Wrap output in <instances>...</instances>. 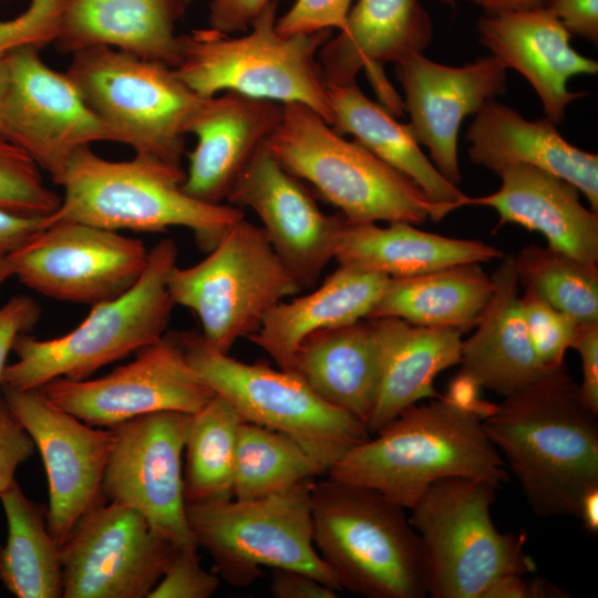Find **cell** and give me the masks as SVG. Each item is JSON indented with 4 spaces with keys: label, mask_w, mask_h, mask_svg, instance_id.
I'll return each mask as SVG.
<instances>
[{
    "label": "cell",
    "mask_w": 598,
    "mask_h": 598,
    "mask_svg": "<svg viewBox=\"0 0 598 598\" xmlns=\"http://www.w3.org/2000/svg\"><path fill=\"white\" fill-rule=\"evenodd\" d=\"M178 547L136 511L103 501L61 545L64 598H145Z\"/></svg>",
    "instance_id": "obj_16"
},
{
    "label": "cell",
    "mask_w": 598,
    "mask_h": 598,
    "mask_svg": "<svg viewBox=\"0 0 598 598\" xmlns=\"http://www.w3.org/2000/svg\"><path fill=\"white\" fill-rule=\"evenodd\" d=\"M394 66L414 137L427 148L439 172L457 186L462 181L457 150L461 125L487 101L505 93L507 69L492 54L462 66L415 54Z\"/></svg>",
    "instance_id": "obj_20"
},
{
    "label": "cell",
    "mask_w": 598,
    "mask_h": 598,
    "mask_svg": "<svg viewBox=\"0 0 598 598\" xmlns=\"http://www.w3.org/2000/svg\"><path fill=\"white\" fill-rule=\"evenodd\" d=\"M192 414L161 411L112 426L102 493L138 512L178 548H197L184 497L182 455Z\"/></svg>",
    "instance_id": "obj_15"
},
{
    "label": "cell",
    "mask_w": 598,
    "mask_h": 598,
    "mask_svg": "<svg viewBox=\"0 0 598 598\" xmlns=\"http://www.w3.org/2000/svg\"><path fill=\"white\" fill-rule=\"evenodd\" d=\"M34 447L0 396V494L14 481L17 468L32 456Z\"/></svg>",
    "instance_id": "obj_43"
},
{
    "label": "cell",
    "mask_w": 598,
    "mask_h": 598,
    "mask_svg": "<svg viewBox=\"0 0 598 598\" xmlns=\"http://www.w3.org/2000/svg\"><path fill=\"white\" fill-rule=\"evenodd\" d=\"M184 179L181 165L140 154L128 161H109L86 146L66 166L59 184L64 195L52 220L116 231H164L179 226L193 230L199 246L210 250L244 213L231 205L193 198L183 189Z\"/></svg>",
    "instance_id": "obj_3"
},
{
    "label": "cell",
    "mask_w": 598,
    "mask_h": 598,
    "mask_svg": "<svg viewBox=\"0 0 598 598\" xmlns=\"http://www.w3.org/2000/svg\"><path fill=\"white\" fill-rule=\"evenodd\" d=\"M433 34L432 19L420 0H357L343 28L320 48L318 61L327 85L355 83L364 69L383 106L402 115L403 102L382 66L423 54Z\"/></svg>",
    "instance_id": "obj_21"
},
{
    "label": "cell",
    "mask_w": 598,
    "mask_h": 598,
    "mask_svg": "<svg viewBox=\"0 0 598 598\" xmlns=\"http://www.w3.org/2000/svg\"><path fill=\"white\" fill-rule=\"evenodd\" d=\"M482 423L537 516H578L598 486V414L565 364L505 396Z\"/></svg>",
    "instance_id": "obj_1"
},
{
    "label": "cell",
    "mask_w": 598,
    "mask_h": 598,
    "mask_svg": "<svg viewBox=\"0 0 598 598\" xmlns=\"http://www.w3.org/2000/svg\"><path fill=\"white\" fill-rule=\"evenodd\" d=\"M227 202L257 214L274 250L301 289L311 288L334 259L346 218L339 212L324 214L267 142L250 158Z\"/></svg>",
    "instance_id": "obj_19"
},
{
    "label": "cell",
    "mask_w": 598,
    "mask_h": 598,
    "mask_svg": "<svg viewBox=\"0 0 598 598\" xmlns=\"http://www.w3.org/2000/svg\"><path fill=\"white\" fill-rule=\"evenodd\" d=\"M353 0H296L277 19L276 28L285 35L341 30Z\"/></svg>",
    "instance_id": "obj_42"
},
{
    "label": "cell",
    "mask_w": 598,
    "mask_h": 598,
    "mask_svg": "<svg viewBox=\"0 0 598 598\" xmlns=\"http://www.w3.org/2000/svg\"><path fill=\"white\" fill-rule=\"evenodd\" d=\"M52 223V215L27 216L0 208V256L20 249Z\"/></svg>",
    "instance_id": "obj_48"
},
{
    "label": "cell",
    "mask_w": 598,
    "mask_h": 598,
    "mask_svg": "<svg viewBox=\"0 0 598 598\" xmlns=\"http://www.w3.org/2000/svg\"><path fill=\"white\" fill-rule=\"evenodd\" d=\"M545 8L566 29L591 43L598 42V0H546Z\"/></svg>",
    "instance_id": "obj_47"
},
{
    "label": "cell",
    "mask_w": 598,
    "mask_h": 598,
    "mask_svg": "<svg viewBox=\"0 0 598 598\" xmlns=\"http://www.w3.org/2000/svg\"><path fill=\"white\" fill-rule=\"evenodd\" d=\"M578 518L581 519L586 532H598V486L589 489L579 504Z\"/></svg>",
    "instance_id": "obj_51"
},
{
    "label": "cell",
    "mask_w": 598,
    "mask_h": 598,
    "mask_svg": "<svg viewBox=\"0 0 598 598\" xmlns=\"http://www.w3.org/2000/svg\"><path fill=\"white\" fill-rule=\"evenodd\" d=\"M570 348L578 351L581 360L582 400L598 414V322L578 323Z\"/></svg>",
    "instance_id": "obj_45"
},
{
    "label": "cell",
    "mask_w": 598,
    "mask_h": 598,
    "mask_svg": "<svg viewBox=\"0 0 598 598\" xmlns=\"http://www.w3.org/2000/svg\"><path fill=\"white\" fill-rule=\"evenodd\" d=\"M475 332L463 340L461 373L481 389L507 396L549 372L538 362L519 303L514 255H503Z\"/></svg>",
    "instance_id": "obj_27"
},
{
    "label": "cell",
    "mask_w": 598,
    "mask_h": 598,
    "mask_svg": "<svg viewBox=\"0 0 598 598\" xmlns=\"http://www.w3.org/2000/svg\"><path fill=\"white\" fill-rule=\"evenodd\" d=\"M478 41L508 70L522 74L539 97L546 117L564 121L568 105L585 92L568 90L577 75H596L598 63L570 45L571 33L546 8L482 16Z\"/></svg>",
    "instance_id": "obj_22"
},
{
    "label": "cell",
    "mask_w": 598,
    "mask_h": 598,
    "mask_svg": "<svg viewBox=\"0 0 598 598\" xmlns=\"http://www.w3.org/2000/svg\"><path fill=\"white\" fill-rule=\"evenodd\" d=\"M272 0L239 35L197 29L179 35L178 76L198 95L236 92L280 104L299 103L331 118L318 52L331 30L285 35Z\"/></svg>",
    "instance_id": "obj_5"
},
{
    "label": "cell",
    "mask_w": 598,
    "mask_h": 598,
    "mask_svg": "<svg viewBox=\"0 0 598 598\" xmlns=\"http://www.w3.org/2000/svg\"><path fill=\"white\" fill-rule=\"evenodd\" d=\"M187 0H63L58 51L109 47L175 68Z\"/></svg>",
    "instance_id": "obj_26"
},
{
    "label": "cell",
    "mask_w": 598,
    "mask_h": 598,
    "mask_svg": "<svg viewBox=\"0 0 598 598\" xmlns=\"http://www.w3.org/2000/svg\"><path fill=\"white\" fill-rule=\"evenodd\" d=\"M0 390L4 404L41 454L49 487L47 524L62 545L76 522L106 501L102 482L114 433L61 410L41 389Z\"/></svg>",
    "instance_id": "obj_18"
},
{
    "label": "cell",
    "mask_w": 598,
    "mask_h": 598,
    "mask_svg": "<svg viewBox=\"0 0 598 598\" xmlns=\"http://www.w3.org/2000/svg\"><path fill=\"white\" fill-rule=\"evenodd\" d=\"M4 79H6V69H4L3 58H2L0 60V107H1L3 87H4Z\"/></svg>",
    "instance_id": "obj_53"
},
{
    "label": "cell",
    "mask_w": 598,
    "mask_h": 598,
    "mask_svg": "<svg viewBox=\"0 0 598 598\" xmlns=\"http://www.w3.org/2000/svg\"><path fill=\"white\" fill-rule=\"evenodd\" d=\"M175 337L193 369L243 421L291 437L323 474L370 437L361 421L326 402L295 371L236 360L214 349L200 333Z\"/></svg>",
    "instance_id": "obj_11"
},
{
    "label": "cell",
    "mask_w": 598,
    "mask_h": 598,
    "mask_svg": "<svg viewBox=\"0 0 598 598\" xmlns=\"http://www.w3.org/2000/svg\"><path fill=\"white\" fill-rule=\"evenodd\" d=\"M3 62L0 135L28 153L54 184H60L79 150L95 142H116L73 80L45 64L40 49L13 50Z\"/></svg>",
    "instance_id": "obj_13"
},
{
    "label": "cell",
    "mask_w": 598,
    "mask_h": 598,
    "mask_svg": "<svg viewBox=\"0 0 598 598\" xmlns=\"http://www.w3.org/2000/svg\"><path fill=\"white\" fill-rule=\"evenodd\" d=\"M386 275L339 266L313 291L280 301L247 339L280 369L291 370L295 354L309 336L368 319L390 282Z\"/></svg>",
    "instance_id": "obj_28"
},
{
    "label": "cell",
    "mask_w": 598,
    "mask_h": 598,
    "mask_svg": "<svg viewBox=\"0 0 598 598\" xmlns=\"http://www.w3.org/2000/svg\"><path fill=\"white\" fill-rule=\"evenodd\" d=\"M323 475L291 437L243 421L238 429L233 496L247 499L287 489Z\"/></svg>",
    "instance_id": "obj_36"
},
{
    "label": "cell",
    "mask_w": 598,
    "mask_h": 598,
    "mask_svg": "<svg viewBox=\"0 0 598 598\" xmlns=\"http://www.w3.org/2000/svg\"><path fill=\"white\" fill-rule=\"evenodd\" d=\"M267 146L286 169L309 182L348 221L422 225L450 214L410 178L355 140L337 133L306 105L283 104Z\"/></svg>",
    "instance_id": "obj_6"
},
{
    "label": "cell",
    "mask_w": 598,
    "mask_h": 598,
    "mask_svg": "<svg viewBox=\"0 0 598 598\" xmlns=\"http://www.w3.org/2000/svg\"><path fill=\"white\" fill-rule=\"evenodd\" d=\"M63 0H31L10 20H0V60L13 50L53 44L60 27Z\"/></svg>",
    "instance_id": "obj_40"
},
{
    "label": "cell",
    "mask_w": 598,
    "mask_h": 598,
    "mask_svg": "<svg viewBox=\"0 0 598 598\" xmlns=\"http://www.w3.org/2000/svg\"><path fill=\"white\" fill-rule=\"evenodd\" d=\"M530 343L540 365L548 371L564 365L579 322L550 305L533 288L519 296Z\"/></svg>",
    "instance_id": "obj_39"
},
{
    "label": "cell",
    "mask_w": 598,
    "mask_h": 598,
    "mask_svg": "<svg viewBox=\"0 0 598 598\" xmlns=\"http://www.w3.org/2000/svg\"><path fill=\"white\" fill-rule=\"evenodd\" d=\"M40 389L54 405L97 427L161 411L193 414L216 394L188 363L175 334L140 350L133 361L104 377L58 378Z\"/></svg>",
    "instance_id": "obj_17"
},
{
    "label": "cell",
    "mask_w": 598,
    "mask_h": 598,
    "mask_svg": "<svg viewBox=\"0 0 598 598\" xmlns=\"http://www.w3.org/2000/svg\"><path fill=\"white\" fill-rule=\"evenodd\" d=\"M484 12L485 16H496L507 12L545 8L546 0H465Z\"/></svg>",
    "instance_id": "obj_50"
},
{
    "label": "cell",
    "mask_w": 598,
    "mask_h": 598,
    "mask_svg": "<svg viewBox=\"0 0 598 598\" xmlns=\"http://www.w3.org/2000/svg\"><path fill=\"white\" fill-rule=\"evenodd\" d=\"M496 487L468 477L433 483L410 509L419 534L432 598H485L509 575L535 570L524 534L501 533L491 508Z\"/></svg>",
    "instance_id": "obj_8"
},
{
    "label": "cell",
    "mask_w": 598,
    "mask_h": 598,
    "mask_svg": "<svg viewBox=\"0 0 598 598\" xmlns=\"http://www.w3.org/2000/svg\"><path fill=\"white\" fill-rule=\"evenodd\" d=\"M494 285L480 262L460 264L425 274L390 278L368 319L399 318L423 327H476Z\"/></svg>",
    "instance_id": "obj_33"
},
{
    "label": "cell",
    "mask_w": 598,
    "mask_h": 598,
    "mask_svg": "<svg viewBox=\"0 0 598 598\" xmlns=\"http://www.w3.org/2000/svg\"><path fill=\"white\" fill-rule=\"evenodd\" d=\"M192 1H194V0H187L188 3H190Z\"/></svg>",
    "instance_id": "obj_55"
},
{
    "label": "cell",
    "mask_w": 598,
    "mask_h": 598,
    "mask_svg": "<svg viewBox=\"0 0 598 598\" xmlns=\"http://www.w3.org/2000/svg\"><path fill=\"white\" fill-rule=\"evenodd\" d=\"M40 307L27 296L11 298L0 308V389L6 361L16 338L28 332L40 318Z\"/></svg>",
    "instance_id": "obj_44"
},
{
    "label": "cell",
    "mask_w": 598,
    "mask_h": 598,
    "mask_svg": "<svg viewBox=\"0 0 598 598\" xmlns=\"http://www.w3.org/2000/svg\"><path fill=\"white\" fill-rule=\"evenodd\" d=\"M272 0H210L208 24L226 33H243Z\"/></svg>",
    "instance_id": "obj_46"
},
{
    "label": "cell",
    "mask_w": 598,
    "mask_h": 598,
    "mask_svg": "<svg viewBox=\"0 0 598 598\" xmlns=\"http://www.w3.org/2000/svg\"><path fill=\"white\" fill-rule=\"evenodd\" d=\"M497 175L498 190L467 196L464 206L491 207L499 225L512 223L540 233L550 248L598 265V213L581 204L575 185L530 165H511Z\"/></svg>",
    "instance_id": "obj_25"
},
{
    "label": "cell",
    "mask_w": 598,
    "mask_h": 598,
    "mask_svg": "<svg viewBox=\"0 0 598 598\" xmlns=\"http://www.w3.org/2000/svg\"><path fill=\"white\" fill-rule=\"evenodd\" d=\"M415 226L393 221L381 227L377 223L346 220L334 259L339 266L400 278L503 256L501 250L481 240L446 237Z\"/></svg>",
    "instance_id": "obj_31"
},
{
    "label": "cell",
    "mask_w": 598,
    "mask_h": 598,
    "mask_svg": "<svg viewBox=\"0 0 598 598\" xmlns=\"http://www.w3.org/2000/svg\"><path fill=\"white\" fill-rule=\"evenodd\" d=\"M518 281L579 323L598 322V265L549 246L528 245L514 255Z\"/></svg>",
    "instance_id": "obj_37"
},
{
    "label": "cell",
    "mask_w": 598,
    "mask_h": 598,
    "mask_svg": "<svg viewBox=\"0 0 598 598\" xmlns=\"http://www.w3.org/2000/svg\"><path fill=\"white\" fill-rule=\"evenodd\" d=\"M482 421L446 395L413 404L374 437L352 446L328 477L375 489L404 509L447 477H468L499 488L509 473Z\"/></svg>",
    "instance_id": "obj_2"
},
{
    "label": "cell",
    "mask_w": 598,
    "mask_h": 598,
    "mask_svg": "<svg viewBox=\"0 0 598 598\" xmlns=\"http://www.w3.org/2000/svg\"><path fill=\"white\" fill-rule=\"evenodd\" d=\"M270 592L276 598H336L337 590L316 577L295 569H274Z\"/></svg>",
    "instance_id": "obj_49"
},
{
    "label": "cell",
    "mask_w": 598,
    "mask_h": 598,
    "mask_svg": "<svg viewBox=\"0 0 598 598\" xmlns=\"http://www.w3.org/2000/svg\"><path fill=\"white\" fill-rule=\"evenodd\" d=\"M40 167L21 147L0 135V208L27 216H51L62 197L48 188Z\"/></svg>",
    "instance_id": "obj_38"
},
{
    "label": "cell",
    "mask_w": 598,
    "mask_h": 598,
    "mask_svg": "<svg viewBox=\"0 0 598 598\" xmlns=\"http://www.w3.org/2000/svg\"><path fill=\"white\" fill-rule=\"evenodd\" d=\"M315 546L342 588L368 598H424L421 538L404 508L375 489L328 477L313 482Z\"/></svg>",
    "instance_id": "obj_4"
},
{
    "label": "cell",
    "mask_w": 598,
    "mask_h": 598,
    "mask_svg": "<svg viewBox=\"0 0 598 598\" xmlns=\"http://www.w3.org/2000/svg\"><path fill=\"white\" fill-rule=\"evenodd\" d=\"M295 371L320 398L368 429L381 379V353L371 319L316 332L299 346Z\"/></svg>",
    "instance_id": "obj_30"
},
{
    "label": "cell",
    "mask_w": 598,
    "mask_h": 598,
    "mask_svg": "<svg viewBox=\"0 0 598 598\" xmlns=\"http://www.w3.org/2000/svg\"><path fill=\"white\" fill-rule=\"evenodd\" d=\"M117 143L181 165L186 135L205 100L164 63L109 47L72 54L66 70Z\"/></svg>",
    "instance_id": "obj_10"
},
{
    "label": "cell",
    "mask_w": 598,
    "mask_h": 598,
    "mask_svg": "<svg viewBox=\"0 0 598 598\" xmlns=\"http://www.w3.org/2000/svg\"><path fill=\"white\" fill-rule=\"evenodd\" d=\"M441 4L448 7L450 9H455L456 7V0H436Z\"/></svg>",
    "instance_id": "obj_54"
},
{
    "label": "cell",
    "mask_w": 598,
    "mask_h": 598,
    "mask_svg": "<svg viewBox=\"0 0 598 598\" xmlns=\"http://www.w3.org/2000/svg\"><path fill=\"white\" fill-rule=\"evenodd\" d=\"M472 163L495 174L530 165L575 185L598 213V155L567 142L547 117L529 121L514 109L487 101L465 133Z\"/></svg>",
    "instance_id": "obj_24"
},
{
    "label": "cell",
    "mask_w": 598,
    "mask_h": 598,
    "mask_svg": "<svg viewBox=\"0 0 598 598\" xmlns=\"http://www.w3.org/2000/svg\"><path fill=\"white\" fill-rule=\"evenodd\" d=\"M150 251L136 238L100 226L59 220L8 255L13 276L55 300L91 307L131 289Z\"/></svg>",
    "instance_id": "obj_14"
},
{
    "label": "cell",
    "mask_w": 598,
    "mask_h": 598,
    "mask_svg": "<svg viewBox=\"0 0 598 598\" xmlns=\"http://www.w3.org/2000/svg\"><path fill=\"white\" fill-rule=\"evenodd\" d=\"M11 276L13 272L8 256H0V288Z\"/></svg>",
    "instance_id": "obj_52"
},
{
    "label": "cell",
    "mask_w": 598,
    "mask_h": 598,
    "mask_svg": "<svg viewBox=\"0 0 598 598\" xmlns=\"http://www.w3.org/2000/svg\"><path fill=\"white\" fill-rule=\"evenodd\" d=\"M328 96L329 125L337 133L351 135L448 213L464 206L467 196L447 181L423 153L409 124L400 123L385 106L370 100L357 82L328 85Z\"/></svg>",
    "instance_id": "obj_32"
},
{
    "label": "cell",
    "mask_w": 598,
    "mask_h": 598,
    "mask_svg": "<svg viewBox=\"0 0 598 598\" xmlns=\"http://www.w3.org/2000/svg\"><path fill=\"white\" fill-rule=\"evenodd\" d=\"M0 502L8 525L0 581L18 598L63 597L61 545L49 532L47 506L30 499L16 481Z\"/></svg>",
    "instance_id": "obj_34"
},
{
    "label": "cell",
    "mask_w": 598,
    "mask_h": 598,
    "mask_svg": "<svg viewBox=\"0 0 598 598\" xmlns=\"http://www.w3.org/2000/svg\"><path fill=\"white\" fill-rule=\"evenodd\" d=\"M371 321L381 353L379 393L368 423L370 434H375L406 408L440 396L434 380L440 372L460 364L464 332L392 317Z\"/></svg>",
    "instance_id": "obj_29"
},
{
    "label": "cell",
    "mask_w": 598,
    "mask_h": 598,
    "mask_svg": "<svg viewBox=\"0 0 598 598\" xmlns=\"http://www.w3.org/2000/svg\"><path fill=\"white\" fill-rule=\"evenodd\" d=\"M283 104L236 92L207 97L189 134L196 145L188 153L183 189L207 204H223L237 178L278 126Z\"/></svg>",
    "instance_id": "obj_23"
},
{
    "label": "cell",
    "mask_w": 598,
    "mask_h": 598,
    "mask_svg": "<svg viewBox=\"0 0 598 598\" xmlns=\"http://www.w3.org/2000/svg\"><path fill=\"white\" fill-rule=\"evenodd\" d=\"M176 260L175 241L162 239L150 250L136 283L117 298L92 306L72 331L47 340L19 334L12 347L17 361L6 365L1 386L30 390L58 378L85 380L161 340L175 306L167 278Z\"/></svg>",
    "instance_id": "obj_7"
},
{
    "label": "cell",
    "mask_w": 598,
    "mask_h": 598,
    "mask_svg": "<svg viewBox=\"0 0 598 598\" xmlns=\"http://www.w3.org/2000/svg\"><path fill=\"white\" fill-rule=\"evenodd\" d=\"M167 289L175 305L197 316L203 338L223 353L254 334L275 305L302 290L264 229L245 217L202 261L187 268L176 265Z\"/></svg>",
    "instance_id": "obj_12"
},
{
    "label": "cell",
    "mask_w": 598,
    "mask_h": 598,
    "mask_svg": "<svg viewBox=\"0 0 598 598\" xmlns=\"http://www.w3.org/2000/svg\"><path fill=\"white\" fill-rule=\"evenodd\" d=\"M197 548H178L157 585L147 598H209L219 588L216 573L204 570Z\"/></svg>",
    "instance_id": "obj_41"
},
{
    "label": "cell",
    "mask_w": 598,
    "mask_h": 598,
    "mask_svg": "<svg viewBox=\"0 0 598 598\" xmlns=\"http://www.w3.org/2000/svg\"><path fill=\"white\" fill-rule=\"evenodd\" d=\"M241 422L231 404L218 394L192 414L184 447L186 502L233 497L237 435Z\"/></svg>",
    "instance_id": "obj_35"
},
{
    "label": "cell",
    "mask_w": 598,
    "mask_h": 598,
    "mask_svg": "<svg viewBox=\"0 0 598 598\" xmlns=\"http://www.w3.org/2000/svg\"><path fill=\"white\" fill-rule=\"evenodd\" d=\"M313 482L256 498L186 502L189 528L213 558L214 573L247 587L262 575L261 567L295 569L343 590L313 543Z\"/></svg>",
    "instance_id": "obj_9"
}]
</instances>
